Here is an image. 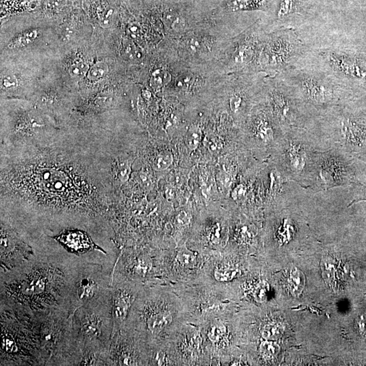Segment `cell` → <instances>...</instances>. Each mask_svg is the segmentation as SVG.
I'll return each mask as SVG.
<instances>
[{"label":"cell","instance_id":"cell-1","mask_svg":"<svg viewBox=\"0 0 366 366\" xmlns=\"http://www.w3.org/2000/svg\"><path fill=\"white\" fill-rule=\"evenodd\" d=\"M80 261L59 244L34 245V254L28 261L0 272V304L33 312L64 308L71 313L68 297Z\"/></svg>","mask_w":366,"mask_h":366},{"label":"cell","instance_id":"cell-2","mask_svg":"<svg viewBox=\"0 0 366 366\" xmlns=\"http://www.w3.org/2000/svg\"><path fill=\"white\" fill-rule=\"evenodd\" d=\"M1 366H43L37 312L0 304Z\"/></svg>","mask_w":366,"mask_h":366},{"label":"cell","instance_id":"cell-3","mask_svg":"<svg viewBox=\"0 0 366 366\" xmlns=\"http://www.w3.org/2000/svg\"><path fill=\"white\" fill-rule=\"evenodd\" d=\"M177 301L155 284L144 285L138 293L125 326L137 331L149 345L163 344L166 336L177 331Z\"/></svg>","mask_w":366,"mask_h":366},{"label":"cell","instance_id":"cell-4","mask_svg":"<svg viewBox=\"0 0 366 366\" xmlns=\"http://www.w3.org/2000/svg\"><path fill=\"white\" fill-rule=\"evenodd\" d=\"M278 75L290 85L314 117L342 105L349 97L346 86L304 61L297 67Z\"/></svg>","mask_w":366,"mask_h":366},{"label":"cell","instance_id":"cell-5","mask_svg":"<svg viewBox=\"0 0 366 366\" xmlns=\"http://www.w3.org/2000/svg\"><path fill=\"white\" fill-rule=\"evenodd\" d=\"M43 366H69L76 350L72 314L64 308L37 312Z\"/></svg>","mask_w":366,"mask_h":366},{"label":"cell","instance_id":"cell-6","mask_svg":"<svg viewBox=\"0 0 366 366\" xmlns=\"http://www.w3.org/2000/svg\"><path fill=\"white\" fill-rule=\"evenodd\" d=\"M72 327L76 350L108 351L114 334L110 290L103 297L77 308L72 314Z\"/></svg>","mask_w":366,"mask_h":366},{"label":"cell","instance_id":"cell-7","mask_svg":"<svg viewBox=\"0 0 366 366\" xmlns=\"http://www.w3.org/2000/svg\"><path fill=\"white\" fill-rule=\"evenodd\" d=\"M303 127L284 132L280 142V163L287 176L297 182L308 184L316 178L320 156L310 146Z\"/></svg>","mask_w":366,"mask_h":366},{"label":"cell","instance_id":"cell-8","mask_svg":"<svg viewBox=\"0 0 366 366\" xmlns=\"http://www.w3.org/2000/svg\"><path fill=\"white\" fill-rule=\"evenodd\" d=\"M270 35L259 61L271 76L297 67L310 52L295 29L280 28Z\"/></svg>","mask_w":366,"mask_h":366},{"label":"cell","instance_id":"cell-9","mask_svg":"<svg viewBox=\"0 0 366 366\" xmlns=\"http://www.w3.org/2000/svg\"><path fill=\"white\" fill-rule=\"evenodd\" d=\"M113 271L101 265L80 259L71 285L69 306L72 314L87 304L107 295L112 284Z\"/></svg>","mask_w":366,"mask_h":366},{"label":"cell","instance_id":"cell-10","mask_svg":"<svg viewBox=\"0 0 366 366\" xmlns=\"http://www.w3.org/2000/svg\"><path fill=\"white\" fill-rule=\"evenodd\" d=\"M267 82L272 115L283 131L303 127L310 122L314 116L280 75L270 76Z\"/></svg>","mask_w":366,"mask_h":366},{"label":"cell","instance_id":"cell-11","mask_svg":"<svg viewBox=\"0 0 366 366\" xmlns=\"http://www.w3.org/2000/svg\"><path fill=\"white\" fill-rule=\"evenodd\" d=\"M150 346L135 330L127 326L115 332L109 349L110 365H148Z\"/></svg>","mask_w":366,"mask_h":366},{"label":"cell","instance_id":"cell-12","mask_svg":"<svg viewBox=\"0 0 366 366\" xmlns=\"http://www.w3.org/2000/svg\"><path fill=\"white\" fill-rule=\"evenodd\" d=\"M51 237L67 252L86 261L101 264L114 271L116 261L95 256L109 257L110 254L96 244L87 232L76 228L65 229Z\"/></svg>","mask_w":366,"mask_h":366},{"label":"cell","instance_id":"cell-13","mask_svg":"<svg viewBox=\"0 0 366 366\" xmlns=\"http://www.w3.org/2000/svg\"><path fill=\"white\" fill-rule=\"evenodd\" d=\"M143 286L140 283L113 276L110 286V305L114 333L126 325L138 293Z\"/></svg>","mask_w":366,"mask_h":366},{"label":"cell","instance_id":"cell-14","mask_svg":"<svg viewBox=\"0 0 366 366\" xmlns=\"http://www.w3.org/2000/svg\"><path fill=\"white\" fill-rule=\"evenodd\" d=\"M34 245L25 242L11 225L2 220L0 272L9 271L28 261L34 254Z\"/></svg>","mask_w":366,"mask_h":366},{"label":"cell","instance_id":"cell-15","mask_svg":"<svg viewBox=\"0 0 366 366\" xmlns=\"http://www.w3.org/2000/svg\"><path fill=\"white\" fill-rule=\"evenodd\" d=\"M302 0H280L276 12V19L280 28H293L298 24V18L303 15Z\"/></svg>","mask_w":366,"mask_h":366},{"label":"cell","instance_id":"cell-16","mask_svg":"<svg viewBox=\"0 0 366 366\" xmlns=\"http://www.w3.org/2000/svg\"><path fill=\"white\" fill-rule=\"evenodd\" d=\"M69 365H110L108 351L78 349L71 357Z\"/></svg>","mask_w":366,"mask_h":366},{"label":"cell","instance_id":"cell-17","mask_svg":"<svg viewBox=\"0 0 366 366\" xmlns=\"http://www.w3.org/2000/svg\"><path fill=\"white\" fill-rule=\"evenodd\" d=\"M254 54V45L251 42H244L239 46L234 54V61L236 65L244 67L253 60Z\"/></svg>","mask_w":366,"mask_h":366},{"label":"cell","instance_id":"cell-18","mask_svg":"<svg viewBox=\"0 0 366 366\" xmlns=\"http://www.w3.org/2000/svg\"><path fill=\"white\" fill-rule=\"evenodd\" d=\"M227 335V327L222 322L212 323L206 333L208 341L214 346L216 344L221 346V344L224 342Z\"/></svg>","mask_w":366,"mask_h":366},{"label":"cell","instance_id":"cell-19","mask_svg":"<svg viewBox=\"0 0 366 366\" xmlns=\"http://www.w3.org/2000/svg\"><path fill=\"white\" fill-rule=\"evenodd\" d=\"M237 270L225 264L218 263L215 267L213 276L217 282H228L237 276Z\"/></svg>","mask_w":366,"mask_h":366},{"label":"cell","instance_id":"cell-20","mask_svg":"<svg viewBox=\"0 0 366 366\" xmlns=\"http://www.w3.org/2000/svg\"><path fill=\"white\" fill-rule=\"evenodd\" d=\"M39 31L37 29H31L24 32L15 38L13 41L10 42L8 48L10 49H19L23 48L33 43L39 37Z\"/></svg>","mask_w":366,"mask_h":366},{"label":"cell","instance_id":"cell-21","mask_svg":"<svg viewBox=\"0 0 366 366\" xmlns=\"http://www.w3.org/2000/svg\"><path fill=\"white\" fill-rule=\"evenodd\" d=\"M270 0H232L230 7L233 10L256 9L265 8Z\"/></svg>","mask_w":366,"mask_h":366},{"label":"cell","instance_id":"cell-22","mask_svg":"<svg viewBox=\"0 0 366 366\" xmlns=\"http://www.w3.org/2000/svg\"><path fill=\"white\" fill-rule=\"evenodd\" d=\"M202 138V132L199 126L191 125L185 137V143L190 151H195L198 148Z\"/></svg>","mask_w":366,"mask_h":366},{"label":"cell","instance_id":"cell-23","mask_svg":"<svg viewBox=\"0 0 366 366\" xmlns=\"http://www.w3.org/2000/svg\"><path fill=\"white\" fill-rule=\"evenodd\" d=\"M173 160V155L170 151H163L155 157L153 162V169L158 172L164 171L171 167Z\"/></svg>","mask_w":366,"mask_h":366},{"label":"cell","instance_id":"cell-24","mask_svg":"<svg viewBox=\"0 0 366 366\" xmlns=\"http://www.w3.org/2000/svg\"><path fill=\"white\" fill-rule=\"evenodd\" d=\"M108 71L109 67L106 62H98L90 68L87 74V78L92 82H97L107 76Z\"/></svg>","mask_w":366,"mask_h":366},{"label":"cell","instance_id":"cell-25","mask_svg":"<svg viewBox=\"0 0 366 366\" xmlns=\"http://www.w3.org/2000/svg\"><path fill=\"white\" fill-rule=\"evenodd\" d=\"M305 278L301 271L297 269L291 270L289 274L288 285L294 294H300L303 290Z\"/></svg>","mask_w":366,"mask_h":366},{"label":"cell","instance_id":"cell-26","mask_svg":"<svg viewBox=\"0 0 366 366\" xmlns=\"http://www.w3.org/2000/svg\"><path fill=\"white\" fill-rule=\"evenodd\" d=\"M89 69H90V67L86 62L81 59H78L69 66L68 71L72 78L78 80V79H82L85 76H87Z\"/></svg>","mask_w":366,"mask_h":366},{"label":"cell","instance_id":"cell-27","mask_svg":"<svg viewBox=\"0 0 366 366\" xmlns=\"http://www.w3.org/2000/svg\"><path fill=\"white\" fill-rule=\"evenodd\" d=\"M171 80V76L167 71L161 69L155 70L151 77L150 86L154 89H159L166 86Z\"/></svg>","mask_w":366,"mask_h":366},{"label":"cell","instance_id":"cell-28","mask_svg":"<svg viewBox=\"0 0 366 366\" xmlns=\"http://www.w3.org/2000/svg\"><path fill=\"white\" fill-rule=\"evenodd\" d=\"M260 351L265 359H271L274 358L279 354L280 347L276 342L266 341L261 343Z\"/></svg>","mask_w":366,"mask_h":366},{"label":"cell","instance_id":"cell-29","mask_svg":"<svg viewBox=\"0 0 366 366\" xmlns=\"http://www.w3.org/2000/svg\"><path fill=\"white\" fill-rule=\"evenodd\" d=\"M283 328L282 325L279 323H269L264 326L262 335L266 340H274L280 337L282 335Z\"/></svg>","mask_w":366,"mask_h":366},{"label":"cell","instance_id":"cell-30","mask_svg":"<svg viewBox=\"0 0 366 366\" xmlns=\"http://www.w3.org/2000/svg\"><path fill=\"white\" fill-rule=\"evenodd\" d=\"M122 54L127 60L135 61L140 58L139 52L133 42L129 40H123L122 44Z\"/></svg>","mask_w":366,"mask_h":366},{"label":"cell","instance_id":"cell-31","mask_svg":"<svg viewBox=\"0 0 366 366\" xmlns=\"http://www.w3.org/2000/svg\"><path fill=\"white\" fill-rule=\"evenodd\" d=\"M186 46L189 52L198 53L205 48V44L202 39L197 37H192L187 40Z\"/></svg>","mask_w":366,"mask_h":366},{"label":"cell","instance_id":"cell-32","mask_svg":"<svg viewBox=\"0 0 366 366\" xmlns=\"http://www.w3.org/2000/svg\"><path fill=\"white\" fill-rule=\"evenodd\" d=\"M244 99L240 93H233L229 98L230 108L234 114H237L242 109Z\"/></svg>","mask_w":366,"mask_h":366},{"label":"cell","instance_id":"cell-33","mask_svg":"<svg viewBox=\"0 0 366 366\" xmlns=\"http://www.w3.org/2000/svg\"><path fill=\"white\" fill-rule=\"evenodd\" d=\"M118 167L119 179L122 182L127 181L131 174V164L127 161H122L118 163Z\"/></svg>","mask_w":366,"mask_h":366},{"label":"cell","instance_id":"cell-34","mask_svg":"<svg viewBox=\"0 0 366 366\" xmlns=\"http://www.w3.org/2000/svg\"><path fill=\"white\" fill-rule=\"evenodd\" d=\"M19 82L16 77L13 74H6L1 80L2 88L4 90H11L18 86Z\"/></svg>","mask_w":366,"mask_h":366},{"label":"cell","instance_id":"cell-35","mask_svg":"<svg viewBox=\"0 0 366 366\" xmlns=\"http://www.w3.org/2000/svg\"><path fill=\"white\" fill-rule=\"evenodd\" d=\"M99 15L100 25H101L102 27L106 29L112 25L113 15H114V10H113L112 8L103 10Z\"/></svg>","mask_w":366,"mask_h":366},{"label":"cell","instance_id":"cell-36","mask_svg":"<svg viewBox=\"0 0 366 366\" xmlns=\"http://www.w3.org/2000/svg\"><path fill=\"white\" fill-rule=\"evenodd\" d=\"M361 201H366V187L358 182L355 185L354 199L351 202L350 206Z\"/></svg>","mask_w":366,"mask_h":366},{"label":"cell","instance_id":"cell-37","mask_svg":"<svg viewBox=\"0 0 366 366\" xmlns=\"http://www.w3.org/2000/svg\"><path fill=\"white\" fill-rule=\"evenodd\" d=\"M268 290H269V286H268L267 283L265 282L260 283L254 290L255 299L259 302L265 301Z\"/></svg>","mask_w":366,"mask_h":366},{"label":"cell","instance_id":"cell-38","mask_svg":"<svg viewBox=\"0 0 366 366\" xmlns=\"http://www.w3.org/2000/svg\"><path fill=\"white\" fill-rule=\"evenodd\" d=\"M206 146L211 152H218L221 149V142L218 138L212 136H208L205 140Z\"/></svg>","mask_w":366,"mask_h":366},{"label":"cell","instance_id":"cell-39","mask_svg":"<svg viewBox=\"0 0 366 366\" xmlns=\"http://www.w3.org/2000/svg\"><path fill=\"white\" fill-rule=\"evenodd\" d=\"M67 4V0H47L46 8L47 10H58L63 8Z\"/></svg>","mask_w":366,"mask_h":366},{"label":"cell","instance_id":"cell-40","mask_svg":"<svg viewBox=\"0 0 366 366\" xmlns=\"http://www.w3.org/2000/svg\"><path fill=\"white\" fill-rule=\"evenodd\" d=\"M185 27V19L180 16L174 17L171 21V28L176 31L182 30Z\"/></svg>","mask_w":366,"mask_h":366},{"label":"cell","instance_id":"cell-41","mask_svg":"<svg viewBox=\"0 0 366 366\" xmlns=\"http://www.w3.org/2000/svg\"><path fill=\"white\" fill-rule=\"evenodd\" d=\"M218 179L221 184L225 187H229L232 184V176L225 172H220L218 174Z\"/></svg>","mask_w":366,"mask_h":366},{"label":"cell","instance_id":"cell-42","mask_svg":"<svg viewBox=\"0 0 366 366\" xmlns=\"http://www.w3.org/2000/svg\"><path fill=\"white\" fill-rule=\"evenodd\" d=\"M165 195L168 202L173 201L176 197L175 190L172 186H167L166 187Z\"/></svg>","mask_w":366,"mask_h":366},{"label":"cell","instance_id":"cell-43","mask_svg":"<svg viewBox=\"0 0 366 366\" xmlns=\"http://www.w3.org/2000/svg\"><path fill=\"white\" fill-rule=\"evenodd\" d=\"M244 193L245 188L244 186L240 185V186H238L237 188H235V190L233 191V193H232V197H233V199H236L238 198V197L243 195Z\"/></svg>","mask_w":366,"mask_h":366},{"label":"cell","instance_id":"cell-44","mask_svg":"<svg viewBox=\"0 0 366 366\" xmlns=\"http://www.w3.org/2000/svg\"><path fill=\"white\" fill-rule=\"evenodd\" d=\"M177 220L178 223H180V224H186V223H187V221H188L187 215L184 212H180V213L177 216Z\"/></svg>","mask_w":366,"mask_h":366},{"label":"cell","instance_id":"cell-45","mask_svg":"<svg viewBox=\"0 0 366 366\" xmlns=\"http://www.w3.org/2000/svg\"><path fill=\"white\" fill-rule=\"evenodd\" d=\"M129 31L133 38L138 35V34H139V29H138V25L135 24L131 25L129 27Z\"/></svg>","mask_w":366,"mask_h":366}]
</instances>
